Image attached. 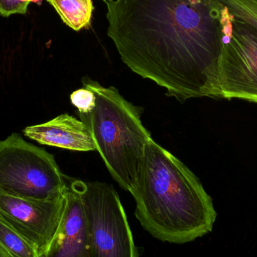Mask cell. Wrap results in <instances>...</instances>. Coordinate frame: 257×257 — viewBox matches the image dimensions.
I'll return each instance as SVG.
<instances>
[{
	"label": "cell",
	"mask_w": 257,
	"mask_h": 257,
	"mask_svg": "<svg viewBox=\"0 0 257 257\" xmlns=\"http://www.w3.org/2000/svg\"><path fill=\"white\" fill-rule=\"evenodd\" d=\"M108 36L133 72L184 103L220 99L217 0H104Z\"/></svg>",
	"instance_id": "1"
},
{
	"label": "cell",
	"mask_w": 257,
	"mask_h": 257,
	"mask_svg": "<svg viewBox=\"0 0 257 257\" xmlns=\"http://www.w3.org/2000/svg\"><path fill=\"white\" fill-rule=\"evenodd\" d=\"M135 216L163 242L184 244L210 233L217 219L199 178L154 139L145 146L133 190Z\"/></svg>",
	"instance_id": "2"
},
{
	"label": "cell",
	"mask_w": 257,
	"mask_h": 257,
	"mask_svg": "<svg viewBox=\"0 0 257 257\" xmlns=\"http://www.w3.org/2000/svg\"><path fill=\"white\" fill-rule=\"evenodd\" d=\"M84 87L96 95L90 113H78L87 125L107 169L125 191L134 187L145 146L153 138L144 126L139 107L126 101L114 87L105 88L89 78Z\"/></svg>",
	"instance_id": "3"
},
{
	"label": "cell",
	"mask_w": 257,
	"mask_h": 257,
	"mask_svg": "<svg viewBox=\"0 0 257 257\" xmlns=\"http://www.w3.org/2000/svg\"><path fill=\"white\" fill-rule=\"evenodd\" d=\"M68 187L52 154L14 133L0 140V190L26 199L63 194Z\"/></svg>",
	"instance_id": "4"
},
{
	"label": "cell",
	"mask_w": 257,
	"mask_h": 257,
	"mask_svg": "<svg viewBox=\"0 0 257 257\" xmlns=\"http://www.w3.org/2000/svg\"><path fill=\"white\" fill-rule=\"evenodd\" d=\"M220 5V99L257 104V29Z\"/></svg>",
	"instance_id": "5"
},
{
	"label": "cell",
	"mask_w": 257,
	"mask_h": 257,
	"mask_svg": "<svg viewBox=\"0 0 257 257\" xmlns=\"http://www.w3.org/2000/svg\"><path fill=\"white\" fill-rule=\"evenodd\" d=\"M90 235V257H138L118 193L106 183L77 180Z\"/></svg>",
	"instance_id": "6"
},
{
	"label": "cell",
	"mask_w": 257,
	"mask_h": 257,
	"mask_svg": "<svg viewBox=\"0 0 257 257\" xmlns=\"http://www.w3.org/2000/svg\"><path fill=\"white\" fill-rule=\"evenodd\" d=\"M66 191L54 197L35 199L0 190V218L31 242L39 257H48L63 217Z\"/></svg>",
	"instance_id": "7"
},
{
	"label": "cell",
	"mask_w": 257,
	"mask_h": 257,
	"mask_svg": "<svg viewBox=\"0 0 257 257\" xmlns=\"http://www.w3.org/2000/svg\"><path fill=\"white\" fill-rule=\"evenodd\" d=\"M48 257H90L88 224L77 180L68 184L63 217Z\"/></svg>",
	"instance_id": "8"
},
{
	"label": "cell",
	"mask_w": 257,
	"mask_h": 257,
	"mask_svg": "<svg viewBox=\"0 0 257 257\" xmlns=\"http://www.w3.org/2000/svg\"><path fill=\"white\" fill-rule=\"evenodd\" d=\"M24 134L42 145L78 152L96 150L87 125L66 113L45 123L27 127Z\"/></svg>",
	"instance_id": "9"
},
{
	"label": "cell",
	"mask_w": 257,
	"mask_h": 257,
	"mask_svg": "<svg viewBox=\"0 0 257 257\" xmlns=\"http://www.w3.org/2000/svg\"><path fill=\"white\" fill-rule=\"evenodd\" d=\"M62 21L75 31L90 25L94 7L93 0H47Z\"/></svg>",
	"instance_id": "10"
},
{
	"label": "cell",
	"mask_w": 257,
	"mask_h": 257,
	"mask_svg": "<svg viewBox=\"0 0 257 257\" xmlns=\"http://www.w3.org/2000/svg\"><path fill=\"white\" fill-rule=\"evenodd\" d=\"M0 244L12 257H39L36 247L2 218H0Z\"/></svg>",
	"instance_id": "11"
},
{
	"label": "cell",
	"mask_w": 257,
	"mask_h": 257,
	"mask_svg": "<svg viewBox=\"0 0 257 257\" xmlns=\"http://www.w3.org/2000/svg\"><path fill=\"white\" fill-rule=\"evenodd\" d=\"M232 15L257 29V0H217Z\"/></svg>",
	"instance_id": "12"
},
{
	"label": "cell",
	"mask_w": 257,
	"mask_h": 257,
	"mask_svg": "<svg viewBox=\"0 0 257 257\" xmlns=\"http://www.w3.org/2000/svg\"><path fill=\"white\" fill-rule=\"evenodd\" d=\"M70 100L72 105L78 109V113L82 114L90 113L96 106V95L85 87L72 92Z\"/></svg>",
	"instance_id": "13"
},
{
	"label": "cell",
	"mask_w": 257,
	"mask_h": 257,
	"mask_svg": "<svg viewBox=\"0 0 257 257\" xmlns=\"http://www.w3.org/2000/svg\"><path fill=\"white\" fill-rule=\"evenodd\" d=\"M37 0H0V15L9 17L15 14L27 13L29 5Z\"/></svg>",
	"instance_id": "14"
},
{
	"label": "cell",
	"mask_w": 257,
	"mask_h": 257,
	"mask_svg": "<svg viewBox=\"0 0 257 257\" xmlns=\"http://www.w3.org/2000/svg\"><path fill=\"white\" fill-rule=\"evenodd\" d=\"M0 257H12V254L0 244Z\"/></svg>",
	"instance_id": "15"
}]
</instances>
